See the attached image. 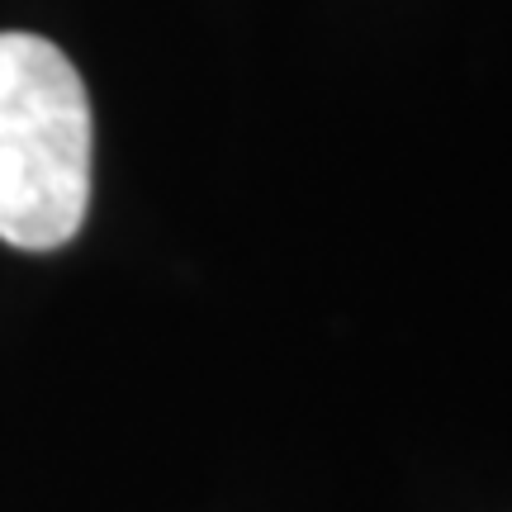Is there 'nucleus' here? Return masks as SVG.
Wrapping results in <instances>:
<instances>
[{
  "label": "nucleus",
  "mask_w": 512,
  "mask_h": 512,
  "mask_svg": "<svg viewBox=\"0 0 512 512\" xmlns=\"http://www.w3.org/2000/svg\"><path fill=\"white\" fill-rule=\"evenodd\" d=\"M91 209V100L72 57L0 34V242L57 252Z\"/></svg>",
  "instance_id": "1"
}]
</instances>
